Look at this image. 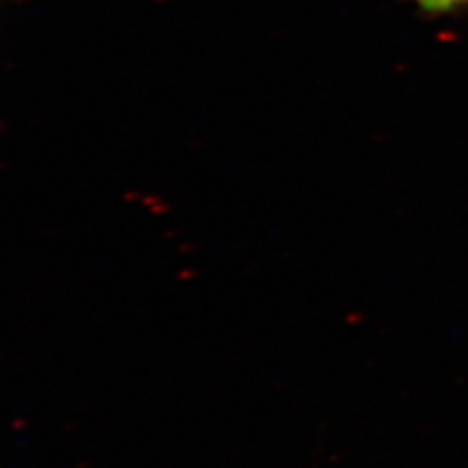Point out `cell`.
I'll list each match as a JSON object with an SVG mask.
<instances>
[{
    "label": "cell",
    "mask_w": 468,
    "mask_h": 468,
    "mask_svg": "<svg viewBox=\"0 0 468 468\" xmlns=\"http://www.w3.org/2000/svg\"><path fill=\"white\" fill-rule=\"evenodd\" d=\"M0 3H3V0H0Z\"/></svg>",
    "instance_id": "7a4b0ae2"
},
{
    "label": "cell",
    "mask_w": 468,
    "mask_h": 468,
    "mask_svg": "<svg viewBox=\"0 0 468 468\" xmlns=\"http://www.w3.org/2000/svg\"><path fill=\"white\" fill-rule=\"evenodd\" d=\"M412 3L428 14H437V16H441V14H449V12H455L463 6H468V0H412Z\"/></svg>",
    "instance_id": "6da1fadb"
}]
</instances>
